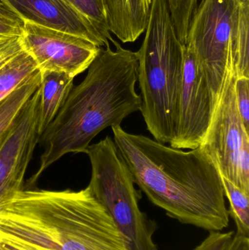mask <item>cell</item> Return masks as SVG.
I'll return each mask as SVG.
<instances>
[{
  "label": "cell",
  "instance_id": "2e32d148",
  "mask_svg": "<svg viewBox=\"0 0 249 250\" xmlns=\"http://www.w3.org/2000/svg\"><path fill=\"white\" fill-rule=\"evenodd\" d=\"M225 196L230 204L229 215L236 226V234L249 238V193L238 188L233 182L222 176Z\"/></svg>",
  "mask_w": 249,
  "mask_h": 250
},
{
  "label": "cell",
  "instance_id": "3957f363",
  "mask_svg": "<svg viewBox=\"0 0 249 250\" xmlns=\"http://www.w3.org/2000/svg\"><path fill=\"white\" fill-rule=\"evenodd\" d=\"M0 242L25 250H131L89 186L18 192L0 204Z\"/></svg>",
  "mask_w": 249,
  "mask_h": 250
},
{
  "label": "cell",
  "instance_id": "8fae6325",
  "mask_svg": "<svg viewBox=\"0 0 249 250\" xmlns=\"http://www.w3.org/2000/svg\"><path fill=\"white\" fill-rule=\"evenodd\" d=\"M22 20L84 38L102 48L109 41L87 19L61 0H4Z\"/></svg>",
  "mask_w": 249,
  "mask_h": 250
},
{
  "label": "cell",
  "instance_id": "44dd1931",
  "mask_svg": "<svg viewBox=\"0 0 249 250\" xmlns=\"http://www.w3.org/2000/svg\"><path fill=\"white\" fill-rule=\"evenodd\" d=\"M235 232H209V235L194 250H228Z\"/></svg>",
  "mask_w": 249,
  "mask_h": 250
},
{
  "label": "cell",
  "instance_id": "5bb4252c",
  "mask_svg": "<svg viewBox=\"0 0 249 250\" xmlns=\"http://www.w3.org/2000/svg\"><path fill=\"white\" fill-rule=\"evenodd\" d=\"M40 79V71L38 70L0 101V144L8 133L22 107L39 87Z\"/></svg>",
  "mask_w": 249,
  "mask_h": 250
},
{
  "label": "cell",
  "instance_id": "cb8c5ba5",
  "mask_svg": "<svg viewBox=\"0 0 249 250\" xmlns=\"http://www.w3.org/2000/svg\"><path fill=\"white\" fill-rule=\"evenodd\" d=\"M0 250H2V249H1V248H0Z\"/></svg>",
  "mask_w": 249,
  "mask_h": 250
},
{
  "label": "cell",
  "instance_id": "6da1fadb",
  "mask_svg": "<svg viewBox=\"0 0 249 250\" xmlns=\"http://www.w3.org/2000/svg\"><path fill=\"white\" fill-rule=\"evenodd\" d=\"M112 131L134 184L153 205L182 224L209 232L228 227L220 173L203 147L184 151L130 133L121 125Z\"/></svg>",
  "mask_w": 249,
  "mask_h": 250
},
{
  "label": "cell",
  "instance_id": "5b68a950",
  "mask_svg": "<svg viewBox=\"0 0 249 250\" xmlns=\"http://www.w3.org/2000/svg\"><path fill=\"white\" fill-rule=\"evenodd\" d=\"M248 33L249 0L198 1L184 45L192 51L216 107L234 69V46Z\"/></svg>",
  "mask_w": 249,
  "mask_h": 250
},
{
  "label": "cell",
  "instance_id": "8992f818",
  "mask_svg": "<svg viewBox=\"0 0 249 250\" xmlns=\"http://www.w3.org/2000/svg\"><path fill=\"white\" fill-rule=\"evenodd\" d=\"M90 160L89 188L112 217L131 250H158L153 241L156 224L140 209L141 191L136 189L130 170L114 139L107 136L85 150Z\"/></svg>",
  "mask_w": 249,
  "mask_h": 250
},
{
  "label": "cell",
  "instance_id": "603a6c76",
  "mask_svg": "<svg viewBox=\"0 0 249 250\" xmlns=\"http://www.w3.org/2000/svg\"><path fill=\"white\" fill-rule=\"evenodd\" d=\"M0 18L16 21L22 24L23 23L21 18L4 0H0Z\"/></svg>",
  "mask_w": 249,
  "mask_h": 250
},
{
  "label": "cell",
  "instance_id": "9a60e30c",
  "mask_svg": "<svg viewBox=\"0 0 249 250\" xmlns=\"http://www.w3.org/2000/svg\"><path fill=\"white\" fill-rule=\"evenodd\" d=\"M38 70L36 62L25 50L7 62L0 68V101Z\"/></svg>",
  "mask_w": 249,
  "mask_h": 250
},
{
  "label": "cell",
  "instance_id": "277c9868",
  "mask_svg": "<svg viewBox=\"0 0 249 250\" xmlns=\"http://www.w3.org/2000/svg\"><path fill=\"white\" fill-rule=\"evenodd\" d=\"M145 32L136 51L140 112L154 139L170 144L182 81L184 45L178 38L167 0H152Z\"/></svg>",
  "mask_w": 249,
  "mask_h": 250
},
{
  "label": "cell",
  "instance_id": "52a82bcc",
  "mask_svg": "<svg viewBox=\"0 0 249 250\" xmlns=\"http://www.w3.org/2000/svg\"><path fill=\"white\" fill-rule=\"evenodd\" d=\"M235 79L233 69L201 146L222 176L249 193V131L237 108Z\"/></svg>",
  "mask_w": 249,
  "mask_h": 250
},
{
  "label": "cell",
  "instance_id": "e0dca14e",
  "mask_svg": "<svg viewBox=\"0 0 249 250\" xmlns=\"http://www.w3.org/2000/svg\"><path fill=\"white\" fill-rule=\"evenodd\" d=\"M87 19L98 32L109 41L114 38L108 29L102 0H61Z\"/></svg>",
  "mask_w": 249,
  "mask_h": 250
},
{
  "label": "cell",
  "instance_id": "30bf717a",
  "mask_svg": "<svg viewBox=\"0 0 249 250\" xmlns=\"http://www.w3.org/2000/svg\"><path fill=\"white\" fill-rule=\"evenodd\" d=\"M39 89L26 101L0 144V204L24 189V177L39 133Z\"/></svg>",
  "mask_w": 249,
  "mask_h": 250
},
{
  "label": "cell",
  "instance_id": "4fadbf2b",
  "mask_svg": "<svg viewBox=\"0 0 249 250\" xmlns=\"http://www.w3.org/2000/svg\"><path fill=\"white\" fill-rule=\"evenodd\" d=\"M39 133L52 123L73 89L74 78L63 73L40 71Z\"/></svg>",
  "mask_w": 249,
  "mask_h": 250
},
{
  "label": "cell",
  "instance_id": "7c38bea8",
  "mask_svg": "<svg viewBox=\"0 0 249 250\" xmlns=\"http://www.w3.org/2000/svg\"><path fill=\"white\" fill-rule=\"evenodd\" d=\"M109 32L123 43L134 42L145 32L152 0H102Z\"/></svg>",
  "mask_w": 249,
  "mask_h": 250
},
{
  "label": "cell",
  "instance_id": "ffe728a7",
  "mask_svg": "<svg viewBox=\"0 0 249 250\" xmlns=\"http://www.w3.org/2000/svg\"><path fill=\"white\" fill-rule=\"evenodd\" d=\"M23 50L21 36L0 35V68Z\"/></svg>",
  "mask_w": 249,
  "mask_h": 250
},
{
  "label": "cell",
  "instance_id": "9c48e42d",
  "mask_svg": "<svg viewBox=\"0 0 249 250\" xmlns=\"http://www.w3.org/2000/svg\"><path fill=\"white\" fill-rule=\"evenodd\" d=\"M23 48L39 71L65 73L70 77L88 70L99 47L84 38L23 21Z\"/></svg>",
  "mask_w": 249,
  "mask_h": 250
},
{
  "label": "cell",
  "instance_id": "7402d4cb",
  "mask_svg": "<svg viewBox=\"0 0 249 250\" xmlns=\"http://www.w3.org/2000/svg\"><path fill=\"white\" fill-rule=\"evenodd\" d=\"M22 26L23 24L16 21L0 18V35L21 36L23 32Z\"/></svg>",
  "mask_w": 249,
  "mask_h": 250
},
{
  "label": "cell",
  "instance_id": "7a4b0ae2",
  "mask_svg": "<svg viewBox=\"0 0 249 250\" xmlns=\"http://www.w3.org/2000/svg\"><path fill=\"white\" fill-rule=\"evenodd\" d=\"M99 48L81 83L73 86L64 105L41 135L44 151L38 171L28 181L35 185L51 165L68 153H84L103 129L119 126L130 114L140 111L141 98L135 90L137 53L113 40Z\"/></svg>",
  "mask_w": 249,
  "mask_h": 250
},
{
  "label": "cell",
  "instance_id": "ac0fdd59",
  "mask_svg": "<svg viewBox=\"0 0 249 250\" xmlns=\"http://www.w3.org/2000/svg\"><path fill=\"white\" fill-rule=\"evenodd\" d=\"M167 1L178 38L184 45L190 20L199 0H167Z\"/></svg>",
  "mask_w": 249,
  "mask_h": 250
},
{
  "label": "cell",
  "instance_id": "ba28073f",
  "mask_svg": "<svg viewBox=\"0 0 249 250\" xmlns=\"http://www.w3.org/2000/svg\"><path fill=\"white\" fill-rule=\"evenodd\" d=\"M213 96L192 51L184 45L182 81L178 95L173 137L170 146L194 149L201 146L210 127Z\"/></svg>",
  "mask_w": 249,
  "mask_h": 250
},
{
  "label": "cell",
  "instance_id": "d6986e66",
  "mask_svg": "<svg viewBox=\"0 0 249 250\" xmlns=\"http://www.w3.org/2000/svg\"><path fill=\"white\" fill-rule=\"evenodd\" d=\"M235 94L238 112L246 128L249 131V78L236 77Z\"/></svg>",
  "mask_w": 249,
  "mask_h": 250
}]
</instances>
